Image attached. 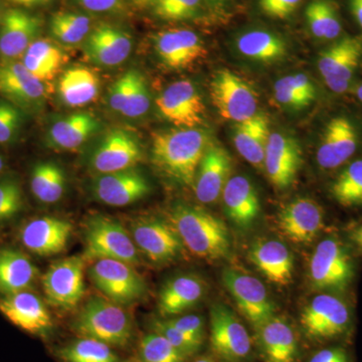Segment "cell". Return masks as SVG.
<instances>
[{
  "instance_id": "484cf974",
  "label": "cell",
  "mask_w": 362,
  "mask_h": 362,
  "mask_svg": "<svg viewBox=\"0 0 362 362\" xmlns=\"http://www.w3.org/2000/svg\"><path fill=\"white\" fill-rule=\"evenodd\" d=\"M84 47L86 54L93 63L115 66L130 56L132 37L117 26L102 23L90 30Z\"/></svg>"
},
{
  "instance_id": "8992f818",
  "label": "cell",
  "mask_w": 362,
  "mask_h": 362,
  "mask_svg": "<svg viewBox=\"0 0 362 362\" xmlns=\"http://www.w3.org/2000/svg\"><path fill=\"white\" fill-rule=\"evenodd\" d=\"M211 97L220 115L235 123L256 115L258 95L247 81L230 70H221L211 83Z\"/></svg>"
},
{
  "instance_id": "5b68a950",
  "label": "cell",
  "mask_w": 362,
  "mask_h": 362,
  "mask_svg": "<svg viewBox=\"0 0 362 362\" xmlns=\"http://www.w3.org/2000/svg\"><path fill=\"white\" fill-rule=\"evenodd\" d=\"M309 277L317 290H346L354 277V259L346 247L334 238L321 240L310 259Z\"/></svg>"
},
{
  "instance_id": "8d00e7d4",
  "label": "cell",
  "mask_w": 362,
  "mask_h": 362,
  "mask_svg": "<svg viewBox=\"0 0 362 362\" xmlns=\"http://www.w3.org/2000/svg\"><path fill=\"white\" fill-rule=\"evenodd\" d=\"M30 185L37 201L45 204H56L66 194L65 170L56 162H39L30 173Z\"/></svg>"
},
{
  "instance_id": "1f68e13d",
  "label": "cell",
  "mask_w": 362,
  "mask_h": 362,
  "mask_svg": "<svg viewBox=\"0 0 362 362\" xmlns=\"http://www.w3.org/2000/svg\"><path fill=\"white\" fill-rule=\"evenodd\" d=\"M270 135L268 119L264 114L257 113L252 118L235 125L233 143L245 160L262 170Z\"/></svg>"
},
{
  "instance_id": "f1b7e54d",
  "label": "cell",
  "mask_w": 362,
  "mask_h": 362,
  "mask_svg": "<svg viewBox=\"0 0 362 362\" xmlns=\"http://www.w3.org/2000/svg\"><path fill=\"white\" fill-rule=\"evenodd\" d=\"M101 128L97 117L88 112L71 114L52 123L47 145L54 149L73 151L89 141Z\"/></svg>"
},
{
  "instance_id": "ba28073f",
  "label": "cell",
  "mask_w": 362,
  "mask_h": 362,
  "mask_svg": "<svg viewBox=\"0 0 362 362\" xmlns=\"http://www.w3.org/2000/svg\"><path fill=\"white\" fill-rule=\"evenodd\" d=\"M361 59V37L346 35L320 52L317 66L326 86L342 94L349 90Z\"/></svg>"
},
{
  "instance_id": "03108f58",
  "label": "cell",
  "mask_w": 362,
  "mask_h": 362,
  "mask_svg": "<svg viewBox=\"0 0 362 362\" xmlns=\"http://www.w3.org/2000/svg\"><path fill=\"white\" fill-rule=\"evenodd\" d=\"M0 21H1V16H0Z\"/></svg>"
},
{
  "instance_id": "7c38bea8",
  "label": "cell",
  "mask_w": 362,
  "mask_h": 362,
  "mask_svg": "<svg viewBox=\"0 0 362 362\" xmlns=\"http://www.w3.org/2000/svg\"><path fill=\"white\" fill-rule=\"evenodd\" d=\"M84 257H69L52 264L42 276L47 302L58 308L77 306L85 294Z\"/></svg>"
},
{
  "instance_id": "681fc988",
  "label": "cell",
  "mask_w": 362,
  "mask_h": 362,
  "mask_svg": "<svg viewBox=\"0 0 362 362\" xmlns=\"http://www.w3.org/2000/svg\"><path fill=\"white\" fill-rule=\"evenodd\" d=\"M171 325L175 326L181 332L187 334V337L194 338L197 341L204 343V321L201 316L197 315H185L180 317H171L168 318Z\"/></svg>"
},
{
  "instance_id": "e0dca14e",
  "label": "cell",
  "mask_w": 362,
  "mask_h": 362,
  "mask_svg": "<svg viewBox=\"0 0 362 362\" xmlns=\"http://www.w3.org/2000/svg\"><path fill=\"white\" fill-rule=\"evenodd\" d=\"M90 190L95 199L111 206H126L141 201L151 192L148 178L133 168L98 175Z\"/></svg>"
},
{
  "instance_id": "4316f807",
  "label": "cell",
  "mask_w": 362,
  "mask_h": 362,
  "mask_svg": "<svg viewBox=\"0 0 362 362\" xmlns=\"http://www.w3.org/2000/svg\"><path fill=\"white\" fill-rule=\"evenodd\" d=\"M226 216L242 230L254 225L261 213L258 192L252 181L243 175L232 176L221 194Z\"/></svg>"
},
{
  "instance_id": "cb8c5ba5",
  "label": "cell",
  "mask_w": 362,
  "mask_h": 362,
  "mask_svg": "<svg viewBox=\"0 0 362 362\" xmlns=\"http://www.w3.org/2000/svg\"><path fill=\"white\" fill-rule=\"evenodd\" d=\"M73 230L70 221L54 216H40L28 221L21 228V244L37 256L61 254L68 246Z\"/></svg>"
},
{
  "instance_id": "f6af8a7d",
  "label": "cell",
  "mask_w": 362,
  "mask_h": 362,
  "mask_svg": "<svg viewBox=\"0 0 362 362\" xmlns=\"http://www.w3.org/2000/svg\"><path fill=\"white\" fill-rule=\"evenodd\" d=\"M25 123V112L0 98V145H11L20 137Z\"/></svg>"
},
{
  "instance_id": "83f0119b",
  "label": "cell",
  "mask_w": 362,
  "mask_h": 362,
  "mask_svg": "<svg viewBox=\"0 0 362 362\" xmlns=\"http://www.w3.org/2000/svg\"><path fill=\"white\" fill-rule=\"evenodd\" d=\"M249 259L273 284L285 286L291 282L294 259L282 242L273 239L257 240L250 247Z\"/></svg>"
},
{
  "instance_id": "d6a6232c",
  "label": "cell",
  "mask_w": 362,
  "mask_h": 362,
  "mask_svg": "<svg viewBox=\"0 0 362 362\" xmlns=\"http://www.w3.org/2000/svg\"><path fill=\"white\" fill-rule=\"evenodd\" d=\"M39 271L23 252L6 247L0 250V294L30 291Z\"/></svg>"
},
{
  "instance_id": "8fae6325",
  "label": "cell",
  "mask_w": 362,
  "mask_h": 362,
  "mask_svg": "<svg viewBox=\"0 0 362 362\" xmlns=\"http://www.w3.org/2000/svg\"><path fill=\"white\" fill-rule=\"evenodd\" d=\"M211 343L223 362H243L252 351V340L244 324L228 307L214 304L211 310Z\"/></svg>"
},
{
  "instance_id": "f907efd6",
  "label": "cell",
  "mask_w": 362,
  "mask_h": 362,
  "mask_svg": "<svg viewBox=\"0 0 362 362\" xmlns=\"http://www.w3.org/2000/svg\"><path fill=\"white\" fill-rule=\"evenodd\" d=\"M274 93H275V99L277 100L278 103L282 105L285 108L301 110L310 105L301 95L298 94L296 90H293L285 82L284 78H280L276 82L274 86Z\"/></svg>"
},
{
  "instance_id": "44dd1931",
  "label": "cell",
  "mask_w": 362,
  "mask_h": 362,
  "mask_svg": "<svg viewBox=\"0 0 362 362\" xmlns=\"http://www.w3.org/2000/svg\"><path fill=\"white\" fill-rule=\"evenodd\" d=\"M358 144V131L352 121L345 116L334 117L324 129L317 163L326 170L340 168L354 156Z\"/></svg>"
},
{
  "instance_id": "bcb514c9",
  "label": "cell",
  "mask_w": 362,
  "mask_h": 362,
  "mask_svg": "<svg viewBox=\"0 0 362 362\" xmlns=\"http://www.w3.org/2000/svg\"><path fill=\"white\" fill-rule=\"evenodd\" d=\"M151 324L152 331L165 337L173 346L182 352L187 357L194 356L202 349V343L187 337L175 326L171 325L166 319L164 320L156 319V320L152 321Z\"/></svg>"
},
{
  "instance_id": "6125c7cd",
  "label": "cell",
  "mask_w": 362,
  "mask_h": 362,
  "mask_svg": "<svg viewBox=\"0 0 362 362\" xmlns=\"http://www.w3.org/2000/svg\"><path fill=\"white\" fill-rule=\"evenodd\" d=\"M151 0H135L136 6L139 7H147L149 6Z\"/></svg>"
},
{
  "instance_id": "b9f144b4",
  "label": "cell",
  "mask_w": 362,
  "mask_h": 362,
  "mask_svg": "<svg viewBox=\"0 0 362 362\" xmlns=\"http://www.w3.org/2000/svg\"><path fill=\"white\" fill-rule=\"evenodd\" d=\"M187 357L159 333H147L138 345L137 362H185Z\"/></svg>"
},
{
  "instance_id": "ee69618b",
  "label": "cell",
  "mask_w": 362,
  "mask_h": 362,
  "mask_svg": "<svg viewBox=\"0 0 362 362\" xmlns=\"http://www.w3.org/2000/svg\"><path fill=\"white\" fill-rule=\"evenodd\" d=\"M25 206L23 188L13 175L0 176V223L13 221Z\"/></svg>"
},
{
  "instance_id": "74e56055",
  "label": "cell",
  "mask_w": 362,
  "mask_h": 362,
  "mask_svg": "<svg viewBox=\"0 0 362 362\" xmlns=\"http://www.w3.org/2000/svg\"><path fill=\"white\" fill-rule=\"evenodd\" d=\"M59 362H120L113 349L92 338L71 340L54 351Z\"/></svg>"
},
{
  "instance_id": "7dc6e473",
  "label": "cell",
  "mask_w": 362,
  "mask_h": 362,
  "mask_svg": "<svg viewBox=\"0 0 362 362\" xmlns=\"http://www.w3.org/2000/svg\"><path fill=\"white\" fill-rule=\"evenodd\" d=\"M150 94L144 76L137 71L132 89L121 114L128 118H139L149 110Z\"/></svg>"
},
{
  "instance_id": "9a60e30c",
  "label": "cell",
  "mask_w": 362,
  "mask_h": 362,
  "mask_svg": "<svg viewBox=\"0 0 362 362\" xmlns=\"http://www.w3.org/2000/svg\"><path fill=\"white\" fill-rule=\"evenodd\" d=\"M156 107L168 122L178 128H197L204 122L206 107L194 83L177 81L157 98Z\"/></svg>"
},
{
  "instance_id": "c3c4849f",
  "label": "cell",
  "mask_w": 362,
  "mask_h": 362,
  "mask_svg": "<svg viewBox=\"0 0 362 362\" xmlns=\"http://www.w3.org/2000/svg\"><path fill=\"white\" fill-rule=\"evenodd\" d=\"M137 71L131 70L118 78L109 90L108 104L112 110L121 113L132 89Z\"/></svg>"
},
{
  "instance_id": "6da1fadb",
  "label": "cell",
  "mask_w": 362,
  "mask_h": 362,
  "mask_svg": "<svg viewBox=\"0 0 362 362\" xmlns=\"http://www.w3.org/2000/svg\"><path fill=\"white\" fill-rule=\"evenodd\" d=\"M209 145L206 133L197 128L160 131L152 137V160L171 180L194 187L197 168Z\"/></svg>"
},
{
  "instance_id": "603a6c76",
  "label": "cell",
  "mask_w": 362,
  "mask_h": 362,
  "mask_svg": "<svg viewBox=\"0 0 362 362\" xmlns=\"http://www.w3.org/2000/svg\"><path fill=\"white\" fill-rule=\"evenodd\" d=\"M302 163V150L294 137L271 133L267 145L264 168L274 187H291Z\"/></svg>"
},
{
  "instance_id": "e7e4bbea",
  "label": "cell",
  "mask_w": 362,
  "mask_h": 362,
  "mask_svg": "<svg viewBox=\"0 0 362 362\" xmlns=\"http://www.w3.org/2000/svg\"><path fill=\"white\" fill-rule=\"evenodd\" d=\"M194 362H216V361H214V359L211 358V357L204 356V357H199V358H197V361H194Z\"/></svg>"
},
{
  "instance_id": "60d3db41",
  "label": "cell",
  "mask_w": 362,
  "mask_h": 362,
  "mask_svg": "<svg viewBox=\"0 0 362 362\" xmlns=\"http://www.w3.org/2000/svg\"><path fill=\"white\" fill-rule=\"evenodd\" d=\"M331 194L343 206H362V159L343 169L333 181Z\"/></svg>"
},
{
  "instance_id": "f35d334b",
  "label": "cell",
  "mask_w": 362,
  "mask_h": 362,
  "mask_svg": "<svg viewBox=\"0 0 362 362\" xmlns=\"http://www.w3.org/2000/svg\"><path fill=\"white\" fill-rule=\"evenodd\" d=\"M305 16L312 35L317 39L334 40L341 35L339 14L329 0H313L307 6Z\"/></svg>"
},
{
  "instance_id": "836d02e7",
  "label": "cell",
  "mask_w": 362,
  "mask_h": 362,
  "mask_svg": "<svg viewBox=\"0 0 362 362\" xmlns=\"http://www.w3.org/2000/svg\"><path fill=\"white\" fill-rule=\"evenodd\" d=\"M100 92V78L94 71L86 66H74L61 76L58 93L62 103L71 108L90 104Z\"/></svg>"
},
{
  "instance_id": "ab89813d",
  "label": "cell",
  "mask_w": 362,
  "mask_h": 362,
  "mask_svg": "<svg viewBox=\"0 0 362 362\" xmlns=\"http://www.w3.org/2000/svg\"><path fill=\"white\" fill-rule=\"evenodd\" d=\"M49 30L54 40L64 45L80 44L90 32V20L82 13L62 11L52 16Z\"/></svg>"
},
{
  "instance_id": "2e32d148",
  "label": "cell",
  "mask_w": 362,
  "mask_h": 362,
  "mask_svg": "<svg viewBox=\"0 0 362 362\" xmlns=\"http://www.w3.org/2000/svg\"><path fill=\"white\" fill-rule=\"evenodd\" d=\"M0 313L21 330L47 339L54 329L51 314L42 300L30 291L0 298Z\"/></svg>"
},
{
  "instance_id": "7bdbcfd3",
  "label": "cell",
  "mask_w": 362,
  "mask_h": 362,
  "mask_svg": "<svg viewBox=\"0 0 362 362\" xmlns=\"http://www.w3.org/2000/svg\"><path fill=\"white\" fill-rule=\"evenodd\" d=\"M204 0H151L149 7L164 21L194 20L202 13Z\"/></svg>"
},
{
  "instance_id": "f5cc1de1",
  "label": "cell",
  "mask_w": 362,
  "mask_h": 362,
  "mask_svg": "<svg viewBox=\"0 0 362 362\" xmlns=\"http://www.w3.org/2000/svg\"><path fill=\"white\" fill-rule=\"evenodd\" d=\"M284 80L293 90H296L298 94L301 95L308 103L311 104L315 100V86L311 82L310 78L304 75V74L286 76Z\"/></svg>"
},
{
  "instance_id": "52a82bcc",
  "label": "cell",
  "mask_w": 362,
  "mask_h": 362,
  "mask_svg": "<svg viewBox=\"0 0 362 362\" xmlns=\"http://www.w3.org/2000/svg\"><path fill=\"white\" fill-rule=\"evenodd\" d=\"M90 277L98 289L117 304L133 303L147 292L144 279L125 262L96 259L90 267Z\"/></svg>"
},
{
  "instance_id": "91938a15",
  "label": "cell",
  "mask_w": 362,
  "mask_h": 362,
  "mask_svg": "<svg viewBox=\"0 0 362 362\" xmlns=\"http://www.w3.org/2000/svg\"><path fill=\"white\" fill-rule=\"evenodd\" d=\"M351 239L354 243H356V245L359 247V250H361L362 251V226H357L356 230L352 232Z\"/></svg>"
},
{
  "instance_id": "be15d7a7",
  "label": "cell",
  "mask_w": 362,
  "mask_h": 362,
  "mask_svg": "<svg viewBox=\"0 0 362 362\" xmlns=\"http://www.w3.org/2000/svg\"><path fill=\"white\" fill-rule=\"evenodd\" d=\"M356 96L362 103V83L356 88Z\"/></svg>"
},
{
  "instance_id": "3957f363",
  "label": "cell",
  "mask_w": 362,
  "mask_h": 362,
  "mask_svg": "<svg viewBox=\"0 0 362 362\" xmlns=\"http://www.w3.org/2000/svg\"><path fill=\"white\" fill-rule=\"evenodd\" d=\"M80 337L106 343L112 349H125L134 338V324L128 312L115 302L92 297L71 322Z\"/></svg>"
},
{
  "instance_id": "db71d44e",
  "label": "cell",
  "mask_w": 362,
  "mask_h": 362,
  "mask_svg": "<svg viewBox=\"0 0 362 362\" xmlns=\"http://www.w3.org/2000/svg\"><path fill=\"white\" fill-rule=\"evenodd\" d=\"M309 362H351L349 354L342 347H329L319 350Z\"/></svg>"
},
{
  "instance_id": "f546056e",
  "label": "cell",
  "mask_w": 362,
  "mask_h": 362,
  "mask_svg": "<svg viewBox=\"0 0 362 362\" xmlns=\"http://www.w3.org/2000/svg\"><path fill=\"white\" fill-rule=\"evenodd\" d=\"M256 330L259 350L265 362L297 361V337L287 321L274 316Z\"/></svg>"
},
{
  "instance_id": "277c9868",
  "label": "cell",
  "mask_w": 362,
  "mask_h": 362,
  "mask_svg": "<svg viewBox=\"0 0 362 362\" xmlns=\"http://www.w3.org/2000/svg\"><path fill=\"white\" fill-rule=\"evenodd\" d=\"M84 259H111L134 266L139 255L134 240L119 221L95 214L85 223Z\"/></svg>"
},
{
  "instance_id": "4fadbf2b",
  "label": "cell",
  "mask_w": 362,
  "mask_h": 362,
  "mask_svg": "<svg viewBox=\"0 0 362 362\" xmlns=\"http://www.w3.org/2000/svg\"><path fill=\"white\" fill-rule=\"evenodd\" d=\"M141 143L125 129H114L100 140L89 158L90 168L96 175H107L136 168L142 160Z\"/></svg>"
},
{
  "instance_id": "30bf717a",
  "label": "cell",
  "mask_w": 362,
  "mask_h": 362,
  "mask_svg": "<svg viewBox=\"0 0 362 362\" xmlns=\"http://www.w3.org/2000/svg\"><path fill=\"white\" fill-rule=\"evenodd\" d=\"M351 324V313L344 301L332 294L318 295L301 313L305 333L314 339L328 340L345 334Z\"/></svg>"
},
{
  "instance_id": "680465c9",
  "label": "cell",
  "mask_w": 362,
  "mask_h": 362,
  "mask_svg": "<svg viewBox=\"0 0 362 362\" xmlns=\"http://www.w3.org/2000/svg\"><path fill=\"white\" fill-rule=\"evenodd\" d=\"M206 6H211L214 11H221L225 8L230 0H204Z\"/></svg>"
},
{
  "instance_id": "94428289",
  "label": "cell",
  "mask_w": 362,
  "mask_h": 362,
  "mask_svg": "<svg viewBox=\"0 0 362 362\" xmlns=\"http://www.w3.org/2000/svg\"><path fill=\"white\" fill-rule=\"evenodd\" d=\"M6 160H4V156L0 154V176L4 175V171H6Z\"/></svg>"
},
{
  "instance_id": "4dcf8cb0",
  "label": "cell",
  "mask_w": 362,
  "mask_h": 362,
  "mask_svg": "<svg viewBox=\"0 0 362 362\" xmlns=\"http://www.w3.org/2000/svg\"><path fill=\"white\" fill-rule=\"evenodd\" d=\"M206 292V286L195 275H180L171 278L162 287L158 309L163 317H175L199 303Z\"/></svg>"
},
{
  "instance_id": "ac0fdd59",
  "label": "cell",
  "mask_w": 362,
  "mask_h": 362,
  "mask_svg": "<svg viewBox=\"0 0 362 362\" xmlns=\"http://www.w3.org/2000/svg\"><path fill=\"white\" fill-rule=\"evenodd\" d=\"M45 83L28 71L21 62L0 64V96L23 112L39 110L47 96Z\"/></svg>"
},
{
  "instance_id": "d6986e66",
  "label": "cell",
  "mask_w": 362,
  "mask_h": 362,
  "mask_svg": "<svg viewBox=\"0 0 362 362\" xmlns=\"http://www.w3.org/2000/svg\"><path fill=\"white\" fill-rule=\"evenodd\" d=\"M42 21L39 16L23 11L9 9L0 21V58L13 62L23 58L30 45L39 39Z\"/></svg>"
},
{
  "instance_id": "7a4b0ae2",
  "label": "cell",
  "mask_w": 362,
  "mask_h": 362,
  "mask_svg": "<svg viewBox=\"0 0 362 362\" xmlns=\"http://www.w3.org/2000/svg\"><path fill=\"white\" fill-rule=\"evenodd\" d=\"M170 223L183 246L197 258L218 261L230 251V233L225 223L206 209L177 204L171 211Z\"/></svg>"
},
{
  "instance_id": "6f0895ef",
  "label": "cell",
  "mask_w": 362,
  "mask_h": 362,
  "mask_svg": "<svg viewBox=\"0 0 362 362\" xmlns=\"http://www.w3.org/2000/svg\"><path fill=\"white\" fill-rule=\"evenodd\" d=\"M16 4H20L23 6H40V4H47L49 0H9Z\"/></svg>"
},
{
  "instance_id": "9c48e42d",
  "label": "cell",
  "mask_w": 362,
  "mask_h": 362,
  "mask_svg": "<svg viewBox=\"0 0 362 362\" xmlns=\"http://www.w3.org/2000/svg\"><path fill=\"white\" fill-rule=\"evenodd\" d=\"M223 282L240 313L255 329L275 316V304L259 279L237 269L226 268L223 272Z\"/></svg>"
},
{
  "instance_id": "816d5d0a",
  "label": "cell",
  "mask_w": 362,
  "mask_h": 362,
  "mask_svg": "<svg viewBox=\"0 0 362 362\" xmlns=\"http://www.w3.org/2000/svg\"><path fill=\"white\" fill-rule=\"evenodd\" d=\"M302 0H259V7L266 16L285 20L295 13Z\"/></svg>"
},
{
  "instance_id": "9f6ffc18",
  "label": "cell",
  "mask_w": 362,
  "mask_h": 362,
  "mask_svg": "<svg viewBox=\"0 0 362 362\" xmlns=\"http://www.w3.org/2000/svg\"><path fill=\"white\" fill-rule=\"evenodd\" d=\"M350 11L362 30V0H349Z\"/></svg>"
},
{
  "instance_id": "d590c367",
  "label": "cell",
  "mask_w": 362,
  "mask_h": 362,
  "mask_svg": "<svg viewBox=\"0 0 362 362\" xmlns=\"http://www.w3.org/2000/svg\"><path fill=\"white\" fill-rule=\"evenodd\" d=\"M237 49L243 56L259 63H274L287 54V45L282 37L261 28L240 35L237 40Z\"/></svg>"
},
{
  "instance_id": "ffe728a7",
  "label": "cell",
  "mask_w": 362,
  "mask_h": 362,
  "mask_svg": "<svg viewBox=\"0 0 362 362\" xmlns=\"http://www.w3.org/2000/svg\"><path fill=\"white\" fill-rule=\"evenodd\" d=\"M278 228L295 244H310L324 226L322 209L313 199L298 197L283 207L278 214Z\"/></svg>"
},
{
  "instance_id": "11a10c76",
  "label": "cell",
  "mask_w": 362,
  "mask_h": 362,
  "mask_svg": "<svg viewBox=\"0 0 362 362\" xmlns=\"http://www.w3.org/2000/svg\"><path fill=\"white\" fill-rule=\"evenodd\" d=\"M87 11L93 13H111L122 7L121 0H77Z\"/></svg>"
},
{
  "instance_id": "7402d4cb",
  "label": "cell",
  "mask_w": 362,
  "mask_h": 362,
  "mask_svg": "<svg viewBox=\"0 0 362 362\" xmlns=\"http://www.w3.org/2000/svg\"><path fill=\"white\" fill-rule=\"evenodd\" d=\"M154 49L164 65L175 70L187 69L204 58L206 45L201 37L187 28H171L156 33Z\"/></svg>"
},
{
  "instance_id": "5bb4252c",
  "label": "cell",
  "mask_w": 362,
  "mask_h": 362,
  "mask_svg": "<svg viewBox=\"0 0 362 362\" xmlns=\"http://www.w3.org/2000/svg\"><path fill=\"white\" fill-rule=\"evenodd\" d=\"M131 237L136 247L156 264L177 258L183 250L180 235L168 221L157 218H142L131 225Z\"/></svg>"
},
{
  "instance_id": "e575fe53",
  "label": "cell",
  "mask_w": 362,
  "mask_h": 362,
  "mask_svg": "<svg viewBox=\"0 0 362 362\" xmlns=\"http://www.w3.org/2000/svg\"><path fill=\"white\" fill-rule=\"evenodd\" d=\"M21 63L40 82L54 80L65 65L68 57L63 49L49 40L37 39L28 47Z\"/></svg>"
},
{
  "instance_id": "d4e9b609",
  "label": "cell",
  "mask_w": 362,
  "mask_h": 362,
  "mask_svg": "<svg viewBox=\"0 0 362 362\" xmlns=\"http://www.w3.org/2000/svg\"><path fill=\"white\" fill-rule=\"evenodd\" d=\"M232 175V159L226 149L209 145L202 157L194 180L197 201L211 204L221 197Z\"/></svg>"
}]
</instances>
